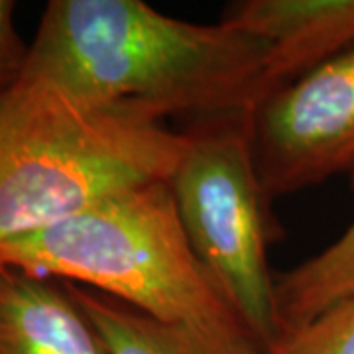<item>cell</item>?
Here are the masks:
<instances>
[{"instance_id": "obj_1", "label": "cell", "mask_w": 354, "mask_h": 354, "mask_svg": "<svg viewBox=\"0 0 354 354\" xmlns=\"http://www.w3.org/2000/svg\"><path fill=\"white\" fill-rule=\"evenodd\" d=\"M268 57V41L221 20L195 24L142 0H51L22 73L77 101L207 122L264 101Z\"/></svg>"}, {"instance_id": "obj_2", "label": "cell", "mask_w": 354, "mask_h": 354, "mask_svg": "<svg viewBox=\"0 0 354 354\" xmlns=\"http://www.w3.org/2000/svg\"><path fill=\"white\" fill-rule=\"evenodd\" d=\"M185 144L165 120L77 101L20 71L0 93V242L167 181Z\"/></svg>"}, {"instance_id": "obj_3", "label": "cell", "mask_w": 354, "mask_h": 354, "mask_svg": "<svg viewBox=\"0 0 354 354\" xmlns=\"http://www.w3.org/2000/svg\"><path fill=\"white\" fill-rule=\"evenodd\" d=\"M0 264L101 291L165 323L256 341L191 248L167 181L0 242Z\"/></svg>"}, {"instance_id": "obj_4", "label": "cell", "mask_w": 354, "mask_h": 354, "mask_svg": "<svg viewBox=\"0 0 354 354\" xmlns=\"http://www.w3.org/2000/svg\"><path fill=\"white\" fill-rule=\"evenodd\" d=\"M199 262L268 353L278 346L276 278L268 262L270 197L256 169L250 113L207 120L167 179Z\"/></svg>"}, {"instance_id": "obj_5", "label": "cell", "mask_w": 354, "mask_h": 354, "mask_svg": "<svg viewBox=\"0 0 354 354\" xmlns=\"http://www.w3.org/2000/svg\"><path fill=\"white\" fill-rule=\"evenodd\" d=\"M250 140L270 199L354 171V50L264 97Z\"/></svg>"}, {"instance_id": "obj_6", "label": "cell", "mask_w": 354, "mask_h": 354, "mask_svg": "<svg viewBox=\"0 0 354 354\" xmlns=\"http://www.w3.org/2000/svg\"><path fill=\"white\" fill-rule=\"evenodd\" d=\"M221 22L270 44V93L354 50V0H236Z\"/></svg>"}, {"instance_id": "obj_7", "label": "cell", "mask_w": 354, "mask_h": 354, "mask_svg": "<svg viewBox=\"0 0 354 354\" xmlns=\"http://www.w3.org/2000/svg\"><path fill=\"white\" fill-rule=\"evenodd\" d=\"M0 354H109L57 279L0 264Z\"/></svg>"}, {"instance_id": "obj_8", "label": "cell", "mask_w": 354, "mask_h": 354, "mask_svg": "<svg viewBox=\"0 0 354 354\" xmlns=\"http://www.w3.org/2000/svg\"><path fill=\"white\" fill-rule=\"evenodd\" d=\"M109 354H270L252 339H230L165 323L101 291L62 281Z\"/></svg>"}, {"instance_id": "obj_9", "label": "cell", "mask_w": 354, "mask_h": 354, "mask_svg": "<svg viewBox=\"0 0 354 354\" xmlns=\"http://www.w3.org/2000/svg\"><path fill=\"white\" fill-rule=\"evenodd\" d=\"M351 299H354V215L337 241L276 278L279 342L321 313Z\"/></svg>"}, {"instance_id": "obj_10", "label": "cell", "mask_w": 354, "mask_h": 354, "mask_svg": "<svg viewBox=\"0 0 354 354\" xmlns=\"http://www.w3.org/2000/svg\"><path fill=\"white\" fill-rule=\"evenodd\" d=\"M272 354H354V299L321 313Z\"/></svg>"}, {"instance_id": "obj_11", "label": "cell", "mask_w": 354, "mask_h": 354, "mask_svg": "<svg viewBox=\"0 0 354 354\" xmlns=\"http://www.w3.org/2000/svg\"><path fill=\"white\" fill-rule=\"evenodd\" d=\"M26 57L28 48L14 28V2L0 0V93L18 79Z\"/></svg>"}]
</instances>
